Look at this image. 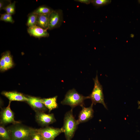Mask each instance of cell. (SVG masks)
I'll list each match as a JSON object with an SVG mask.
<instances>
[{
    "instance_id": "cell-1",
    "label": "cell",
    "mask_w": 140,
    "mask_h": 140,
    "mask_svg": "<svg viewBox=\"0 0 140 140\" xmlns=\"http://www.w3.org/2000/svg\"><path fill=\"white\" fill-rule=\"evenodd\" d=\"M11 140H30L35 129L20 123L13 124L6 128Z\"/></svg>"
},
{
    "instance_id": "cell-2",
    "label": "cell",
    "mask_w": 140,
    "mask_h": 140,
    "mask_svg": "<svg viewBox=\"0 0 140 140\" xmlns=\"http://www.w3.org/2000/svg\"><path fill=\"white\" fill-rule=\"evenodd\" d=\"M78 124L73 115V109L65 114L62 127L66 140H71L77 128Z\"/></svg>"
},
{
    "instance_id": "cell-3",
    "label": "cell",
    "mask_w": 140,
    "mask_h": 140,
    "mask_svg": "<svg viewBox=\"0 0 140 140\" xmlns=\"http://www.w3.org/2000/svg\"><path fill=\"white\" fill-rule=\"evenodd\" d=\"M88 99H89V96H84L73 88L67 92L61 103L64 105H69L73 109L77 106L81 107L84 106V100Z\"/></svg>"
},
{
    "instance_id": "cell-4",
    "label": "cell",
    "mask_w": 140,
    "mask_h": 140,
    "mask_svg": "<svg viewBox=\"0 0 140 140\" xmlns=\"http://www.w3.org/2000/svg\"><path fill=\"white\" fill-rule=\"evenodd\" d=\"M93 79L94 83V87L91 93L89 96V99L91 100L93 104H101L107 109L104 102L102 86L99 81L97 73L95 77Z\"/></svg>"
},
{
    "instance_id": "cell-5",
    "label": "cell",
    "mask_w": 140,
    "mask_h": 140,
    "mask_svg": "<svg viewBox=\"0 0 140 140\" xmlns=\"http://www.w3.org/2000/svg\"><path fill=\"white\" fill-rule=\"evenodd\" d=\"M37 130L41 135L43 140H54L60 134L64 132L62 128H56L48 126Z\"/></svg>"
},
{
    "instance_id": "cell-6",
    "label": "cell",
    "mask_w": 140,
    "mask_h": 140,
    "mask_svg": "<svg viewBox=\"0 0 140 140\" xmlns=\"http://www.w3.org/2000/svg\"><path fill=\"white\" fill-rule=\"evenodd\" d=\"M48 30L59 27L63 22V12L60 9L53 10L49 14Z\"/></svg>"
},
{
    "instance_id": "cell-7",
    "label": "cell",
    "mask_w": 140,
    "mask_h": 140,
    "mask_svg": "<svg viewBox=\"0 0 140 140\" xmlns=\"http://www.w3.org/2000/svg\"><path fill=\"white\" fill-rule=\"evenodd\" d=\"M10 103L9 102L8 106L1 110L0 112V124L5 125L10 123L14 124L21 123L15 120L14 113L10 108Z\"/></svg>"
},
{
    "instance_id": "cell-8",
    "label": "cell",
    "mask_w": 140,
    "mask_h": 140,
    "mask_svg": "<svg viewBox=\"0 0 140 140\" xmlns=\"http://www.w3.org/2000/svg\"><path fill=\"white\" fill-rule=\"evenodd\" d=\"M35 118L37 122L42 127L48 126L56 121L53 113L46 114L44 112H36Z\"/></svg>"
},
{
    "instance_id": "cell-9",
    "label": "cell",
    "mask_w": 140,
    "mask_h": 140,
    "mask_svg": "<svg viewBox=\"0 0 140 140\" xmlns=\"http://www.w3.org/2000/svg\"><path fill=\"white\" fill-rule=\"evenodd\" d=\"M93 104L92 103L89 107L87 108L84 106L81 107L82 110L80 112L78 119L77 120L78 124L86 122L93 117L94 114L93 108Z\"/></svg>"
},
{
    "instance_id": "cell-10",
    "label": "cell",
    "mask_w": 140,
    "mask_h": 140,
    "mask_svg": "<svg viewBox=\"0 0 140 140\" xmlns=\"http://www.w3.org/2000/svg\"><path fill=\"white\" fill-rule=\"evenodd\" d=\"M28 104L36 112H45L48 109L40 100L39 98L35 97L28 96Z\"/></svg>"
},
{
    "instance_id": "cell-11",
    "label": "cell",
    "mask_w": 140,
    "mask_h": 140,
    "mask_svg": "<svg viewBox=\"0 0 140 140\" xmlns=\"http://www.w3.org/2000/svg\"><path fill=\"white\" fill-rule=\"evenodd\" d=\"M48 29H44L37 25L28 28L27 31L31 36L36 38L47 37L49 36Z\"/></svg>"
},
{
    "instance_id": "cell-12",
    "label": "cell",
    "mask_w": 140,
    "mask_h": 140,
    "mask_svg": "<svg viewBox=\"0 0 140 140\" xmlns=\"http://www.w3.org/2000/svg\"><path fill=\"white\" fill-rule=\"evenodd\" d=\"M1 94L7 98L10 102L12 101L26 102L28 99L27 97L16 92L3 91Z\"/></svg>"
},
{
    "instance_id": "cell-13",
    "label": "cell",
    "mask_w": 140,
    "mask_h": 140,
    "mask_svg": "<svg viewBox=\"0 0 140 140\" xmlns=\"http://www.w3.org/2000/svg\"><path fill=\"white\" fill-rule=\"evenodd\" d=\"M57 96L48 98L40 99L41 102L44 104L50 113L52 110L57 108L58 105L57 102Z\"/></svg>"
},
{
    "instance_id": "cell-14",
    "label": "cell",
    "mask_w": 140,
    "mask_h": 140,
    "mask_svg": "<svg viewBox=\"0 0 140 140\" xmlns=\"http://www.w3.org/2000/svg\"><path fill=\"white\" fill-rule=\"evenodd\" d=\"M49 14L38 15L36 25L44 29H48Z\"/></svg>"
},
{
    "instance_id": "cell-15",
    "label": "cell",
    "mask_w": 140,
    "mask_h": 140,
    "mask_svg": "<svg viewBox=\"0 0 140 140\" xmlns=\"http://www.w3.org/2000/svg\"><path fill=\"white\" fill-rule=\"evenodd\" d=\"M53 10L45 5L40 6L33 12L38 15L49 14Z\"/></svg>"
},
{
    "instance_id": "cell-16",
    "label": "cell",
    "mask_w": 140,
    "mask_h": 140,
    "mask_svg": "<svg viewBox=\"0 0 140 140\" xmlns=\"http://www.w3.org/2000/svg\"><path fill=\"white\" fill-rule=\"evenodd\" d=\"M38 16V15L33 13V12L28 14L26 24V25L28 27V28L36 25Z\"/></svg>"
},
{
    "instance_id": "cell-17",
    "label": "cell",
    "mask_w": 140,
    "mask_h": 140,
    "mask_svg": "<svg viewBox=\"0 0 140 140\" xmlns=\"http://www.w3.org/2000/svg\"><path fill=\"white\" fill-rule=\"evenodd\" d=\"M5 125L0 124V140H11L9 133Z\"/></svg>"
},
{
    "instance_id": "cell-18",
    "label": "cell",
    "mask_w": 140,
    "mask_h": 140,
    "mask_svg": "<svg viewBox=\"0 0 140 140\" xmlns=\"http://www.w3.org/2000/svg\"><path fill=\"white\" fill-rule=\"evenodd\" d=\"M2 55L3 57L8 69L12 67L13 65V63L10 52L9 51H7Z\"/></svg>"
},
{
    "instance_id": "cell-19",
    "label": "cell",
    "mask_w": 140,
    "mask_h": 140,
    "mask_svg": "<svg viewBox=\"0 0 140 140\" xmlns=\"http://www.w3.org/2000/svg\"><path fill=\"white\" fill-rule=\"evenodd\" d=\"M16 2L14 1L12 3L8 5L3 10L6 12V13L11 15H13L15 13V4Z\"/></svg>"
},
{
    "instance_id": "cell-20",
    "label": "cell",
    "mask_w": 140,
    "mask_h": 140,
    "mask_svg": "<svg viewBox=\"0 0 140 140\" xmlns=\"http://www.w3.org/2000/svg\"><path fill=\"white\" fill-rule=\"evenodd\" d=\"M0 20L12 24L14 22L12 15L6 13L1 14Z\"/></svg>"
},
{
    "instance_id": "cell-21",
    "label": "cell",
    "mask_w": 140,
    "mask_h": 140,
    "mask_svg": "<svg viewBox=\"0 0 140 140\" xmlns=\"http://www.w3.org/2000/svg\"><path fill=\"white\" fill-rule=\"evenodd\" d=\"M111 2L110 0H91V3L94 6L99 7L108 4Z\"/></svg>"
},
{
    "instance_id": "cell-22",
    "label": "cell",
    "mask_w": 140,
    "mask_h": 140,
    "mask_svg": "<svg viewBox=\"0 0 140 140\" xmlns=\"http://www.w3.org/2000/svg\"><path fill=\"white\" fill-rule=\"evenodd\" d=\"M30 140H43L42 136L37 129H35L33 132Z\"/></svg>"
},
{
    "instance_id": "cell-23",
    "label": "cell",
    "mask_w": 140,
    "mask_h": 140,
    "mask_svg": "<svg viewBox=\"0 0 140 140\" xmlns=\"http://www.w3.org/2000/svg\"><path fill=\"white\" fill-rule=\"evenodd\" d=\"M0 69L1 71H2L8 69L3 55L2 56L0 60Z\"/></svg>"
},
{
    "instance_id": "cell-24",
    "label": "cell",
    "mask_w": 140,
    "mask_h": 140,
    "mask_svg": "<svg viewBox=\"0 0 140 140\" xmlns=\"http://www.w3.org/2000/svg\"><path fill=\"white\" fill-rule=\"evenodd\" d=\"M11 3L9 0H0V10H3L8 5Z\"/></svg>"
},
{
    "instance_id": "cell-25",
    "label": "cell",
    "mask_w": 140,
    "mask_h": 140,
    "mask_svg": "<svg viewBox=\"0 0 140 140\" xmlns=\"http://www.w3.org/2000/svg\"><path fill=\"white\" fill-rule=\"evenodd\" d=\"M74 1L87 4H89L91 2V0H76Z\"/></svg>"
},
{
    "instance_id": "cell-26",
    "label": "cell",
    "mask_w": 140,
    "mask_h": 140,
    "mask_svg": "<svg viewBox=\"0 0 140 140\" xmlns=\"http://www.w3.org/2000/svg\"><path fill=\"white\" fill-rule=\"evenodd\" d=\"M138 3L140 4V0H138Z\"/></svg>"
}]
</instances>
